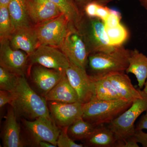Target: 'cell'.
Instances as JSON below:
<instances>
[{"mask_svg":"<svg viewBox=\"0 0 147 147\" xmlns=\"http://www.w3.org/2000/svg\"><path fill=\"white\" fill-rule=\"evenodd\" d=\"M13 108L17 118L34 120L40 117H52L45 98L38 94L27 81L26 76H20L13 92Z\"/></svg>","mask_w":147,"mask_h":147,"instance_id":"6da1fadb","label":"cell"},{"mask_svg":"<svg viewBox=\"0 0 147 147\" xmlns=\"http://www.w3.org/2000/svg\"><path fill=\"white\" fill-rule=\"evenodd\" d=\"M92 77L94 82L96 99L134 101L143 97L142 90L134 86L125 72H113L100 77Z\"/></svg>","mask_w":147,"mask_h":147,"instance_id":"7a4b0ae2","label":"cell"},{"mask_svg":"<svg viewBox=\"0 0 147 147\" xmlns=\"http://www.w3.org/2000/svg\"><path fill=\"white\" fill-rule=\"evenodd\" d=\"M131 50L123 45L116 46L110 52H99L90 54L88 60L92 77H100L116 72H125L128 67Z\"/></svg>","mask_w":147,"mask_h":147,"instance_id":"3957f363","label":"cell"},{"mask_svg":"<svg viewBox=\"0 0 147 147\" xmlns=\"http://www.w3.org/2000/svg\"><path fill=\"white\" fill-rule=\"evenodd\" d=\"M143 97L134 100L132 105L118 117L108 123L116 137L115 147H121L125 142L134 140L135 121L140 115L147 110V94L142 90Z\"/></svg>","mask_w":147,"mask_h":147,"instance_id":"277c9868","label":"cell"},{"mask_svg":"<svg viewBox=\"0 0 147 147\" xmlns=\"http://www.w3.org/2000/svg\"><path fill=\"white\" fill-rule=\"evenodd\" d=\"M133 100H105L94 98L83 105L82 118L97 126L110 123L128 109Z\"/></svg>","mask_w":147,"mask_h":147,"instance_id":"5b68a950","label":"cell"},{"mask_svg":"<svg viewBox=\"0 0 147 147\" xmlns=\"http://www.w3.org/2000/svg\"><path fill=\"white\" fill-rule=\"evenodd\" d=\"M77 29L84 38L90 55L99 52H110L115 49L116 46L109 44L104 22L99 18L84 16Z\"/></svg>","mask_w":147,"mask_h":147,"instance_id":"8992f818","label":"cell"},{"mask_svg":"<svg viewBox=\"0 0 147 147\" xmlns=\"http://www.w3.org/2000/svg\"><path fill=\"white\" fill-rule=\"evenodd\" d=\"M21 119L23 128L32 146H36L39 142L46 141L57 146L61 129L52 117H40L34 120Z\"/></svg>","mask_w":147,"mask_h":147,"instance_id":"52a82bcc","label":"cell"},{"mask_svg":"<svg viewBox=\"0 0 147 147\" xmlns=\"http://www.w3.org/2000/svg\"><path fill=\"white\" fill-rule=\"evenodd\" d=\"M71 24L64 14L34 26L40 45L59 48Z\"/></svg>","mask_w":147,"mask_h":147,"instance_id":"ba28073f","label":"cell"},{"mask_svg":"<svg viewBox=\"0 0 147 147\" xmlns=\"http://www.w3.org/2000/svg\"><path fill=\"white\" fill-rule=\"evenodd\" d=\"M59 49L76 65L86 69L90 53L82 35L73 24Z\"/></svg>","mask_w":147,"mask_h":147,"instance_id":"9c48e42d","label":"cell"},{"mask_svg":"<svg viewBox=\"0 0 147 147\" xmlns=\"http://www.w3.org/2000/svg\"><path fill=\"white\" fill-rule=\"evenodd\" d=\"M65 74L78 95L79 102L85 104L95 98L94 81L92 76L87 73L86 69L70 61Z\"/></svg>","mask_w":147,"mask_h":147,"instance_id":"30bf717a","label":"cell"},{"mask_svg":"<svg viewBox=\"0 0 147 147\" xmlns=\"http://www.w3.org/2000/svg\"><path fill=\"white\" fill-rule=\"evenodd\" d=\"M30 66L38 64L47 68L65 71L70 64L68 57L57 47L40 45L29 56Z\"/></svg>","mask_w":147,"mask_h":147,"instance_id":"8fae6325","label":"cell"},{"mask_svg":"<svg viewBox=\"0 0 147 147\" xmlns=\"http://www.w3.org/2000/svg\"><path fill=\"white\" fill-rule=\"evenodd\" d=\"M30 67V76L32 88L44 96L60 82L65 71L47 68L38 64Z\"/></svg>","mask_w":147,"mask_h":147,"instance_id":"7c38bea8","label":"cell"},{"mask_svg":"<svg viewBox=\"0 0 147 147\" xmlns=\"http://www.w3.org/2000/svg\"><path fill=\"white\" fill-rule=\"evenodd\" d=\"M0 66L19 76H26L29 55L11 46L9 39L0 40Z\"/></svg>","mask_w":147,"mask_h":147,"instance_id":"4fadbf2b","label":"cell"},{"mask_svg":"<svg viewBox=\"0 0 147 147\" xmlns=\"http://www.w3.org/2000/svg\"><path fill=\"white\" fill-rule=\"evenodd\" d=\"M52 118L60 128L68 127L82 117L83 104L47 101Z\"/></svg>","mask_w":147,"mask_h":147,"instance_id":"5bb4252c","label":"cell"},{"mask_svg":"<svg viewBox=\"0 0 147 147\" xmlns=\"http://www.w3.org/2000/svg\"><path fill=\"white\" fill-rule=\"evenodd\" d=\"M29 18L34 26L57 17L63 12L49 0H27Z\"/></svg>","mask_w":147,"mask_h":147,"instance_id":"9a60e30c","label":"cell"},{"mask_svg":"<svg viewBox=\"0 0 147 147\" xmlns=\"http://www.w3.org/2000/svg\"><path fill=\"white\" fill-rule=\"evenodd\" d=\"M5 119L1 132L3 146H25L26 142H24L21 136V127L17 121L18 118L11 106L7 110Z\"/></svg>","mask_w":147,"mask_h":147,"instance_id":"2e32d148","label":"cell"},{"mask_svg":"<svg viewBox=\"0 0 147 147\" xmlns=\"http://www.w3.org/2000/svg\"><path fill=\"white\" fill-rule=\"evenodd\" d=\"M9 40L12 48L22 50L29 56L40 45L34 26L15 29Z\"/></svg>","mask_w":147,"mask_h":147,"instance_id":"e0dca14e","label":"cell"},{"mask_svg":"<svg viewBox=\"0 0 147 147\" xmlns=\"http://www.w3.org/2000/svg\"><path fill=\"white\" fill-rule=\"evenodd\" d=\"M44 97L47 101L64 103L79 102L78 95L69 83L65 73L60 82Z\"/></svg>","mask_w":147,"mask_h":147,"instance_id":"ac0fdd59","label":"cell"},{"mask_svg":"<svg viewBox=\"0 0 147 147\" xmlns=\"http://www.w3.org/2000/svg\"><path fill=\"white\" fill-rule=\"evenodd\" d=\"M125 72L134 74L139 88L143 89L147 79V56L137 49L131 50L128 67Z\"/></svg>","mask_w":147,"mask_h":147,"instance_id":"d6986e66","label":"cell"},{"mask_svg":"<svg viewBox=\"0 0 147 147\" xmlns=\"http://www.w3.org/2000/svg\"><path fill=\"white\" fill-rule=\"evenodd\" d=\"M82 142L84 147H115L117 140L108 126L101 124L96 126L90 135Z\"/></svg>","mask_w":147,"mask_h":147,"instance_id":"ffe728a7","label":"cell"},{"mask_svg":"<svg viewBox=\"0 0 147 147\" xmlns=\"http://www.w3.org/2000/svg\"><path fill=\"white\" fill-rule=\"evenodd\" d=\"M7 7L14 30L34 26L28 14L27 0H10Z\"/></svg>","mask_w":147,"mask_h":147,"instance_id":"44dd1931","label":"cell"},{"mask_svg":"<svg viewBox=\"0 0 147 147\" xmlns=\"http://www.w3.org/2000/svg\"><path fill=\"white\" fill-rule=\"evenodd\" d=\"M56 5L68 18L71 24L77 28L84 14L79 9L74 0H49Z\"/></svg>","mask_w":147,"mask_h":147,"instance_id":"7402d4cb","label":"cell"},{"mask_svg":"<svg viewBox=\"0 0 147 147\" xmlns=\"http://www.w3.org/2000/svg\"><path fill=\"white\" fill-rule=\"evenodd\" d=\"M96 127L82 117L68 127L67 133L74 141L83 142L90 135Z\"/></svg>","mask_w":147,"mask_h":147,"instance_id":"603a6c76","label":"cell"},{"mask_svg":"<svg viewBox=\"0 0 147 147\" xmlns=\"http://www.w3.org/2000/svg\"><path fill=\"white\" fill-rule=\"evenodd\" d=\"M105 30L109 44L114 47L123 45L129 37L128 30L121 23L115 26L105 27Z\"/></svg>","mask_w":147,"mask_h":147,"instance_id":"cb8c5ba5","label":"cell"},{"mask_svg":"<svg viewBox=\"0 0 147 147\" xmlns=\"http://www.w3.org/2000/svg\"><path fill=\"white\" fill-rule=\"evenodd\" d=\"M14 28L8 7L0 6V40L9 39Z\"/></svg>","mask_w":147,"mask_h":147,"instance_id":"d4e9b609","label":"cell"},{"mask_svg":"<svg viewBox=\"0 0 147 147\" xmlns=\"http://www.w3.org/2000/svg\"><path fill=\"white\" fill-rule=\"evenodd\" d=\"M19 77L0 66V89L13 92L18 84Z\"/></svg>","mask_w":147,"mask_h":147,"instance_id":"484cf974","label":"cell"},{"mask_svg":"<svg viewBox=\"0 0 147 147\" xmlns=\"http://www.w3.org/2000/svg\"><path fill=\"white\" fill-rule=\"evenodd\" d=\"M67 127L61 128L60 133L57 141V146L59 147H83L84 144L76 143L69 136L67 133Z\"/></svg>","mask_w":147,"mask_h":147,"instance_id":"4316f807","label":"cell"},{"mask_svg":"<svg viewBox=\"0 0 147 147\" xmlns=\"http://www.w3.org/2000/svg\"><path fill=\"white\" fill-rule=\"evenodd\" d=\"M121 14L118 11L111 9L106 20L104 22L105 27H113L121 24Z\"/></svg>","mask_w":147,"mask_h":147,"instance_id":"83f0119b","label":"cell"},{"mask_svg":"<svg viewBox=\"0 0 147 147\" xmlns=\"http://www.w3.org/2000/svg\"><path fill=\"white\" fill-rule=\"evenodd\" d=\"M13 99V94L7 91L0 90V108H3L7 104H10Z\"/></svg>","mask_w":147,"mask_h":147,"instance_id":"f1b7e54d","label":"cell"},{"mask_svg":"<svg viewBox=\"0 0 147 147\" xmlns=\"http://www.w3.org/2000/svg\"><path fill=\"white\" fill-rule=\"evenodd\" d=\"M111 9L106 5H101L98 3L96 18H99L104 22L110 14Z\"/></svg>","mask_w":147,"mask_h":147,"instance_id":"f546056e","label":"cell"},{"mask_svg":"<svg viewBox=\"0 0 147 147\" xmlns=\"http://www.w3.org/2000/svg\"><path fill=\"white\" fill-rule=\"evenodd\" d=\"M134 139L138 143H140L142 146L147 147V133L143 130H136L134 134Z\"/></svg>","mask_w":147,"mask_h":147,"instance_id":"4dcf8cb0","label":"cell"},{"mask_svg":"<svg viewBox=\"0 0 147 147\" xmlns=\"http://www.w3.org/2000/svg\"><path fill=\"white\" fill-rule=\"evenodd\" d=\"M146 112V114L142 115L138 121L136 126H135V130L147 129V110Z\"/></svg>","mask_w":147,"mask_h":147,"instance_id":"1f68e13d","label":"cell"},{"mask_svg":"<svg viewBox=\"0 0 147 147\" xmlns=\"http://www.w3.org/2000/svg\"><path fill=\"white\" fill-rule=\"evenodd\" d=\"M113 0H96V2L101 5H106L107 4L112 1ZM140 3V4L143 7L147 10V0H137Z\"/></svg>","mask_w":147,"mask_h":147,"instance_id":"d6a6232c","label":"cell"},{"mask_svg":"<svg viewBox=\"0 0 147 147\" xmlns=\"http://www.w3.org/2000/svg\"><path fill=\"white\" fill-rule=\"evenodd\" d=\"M36 147H57L53 144L46 141H41L37 145Z\"/></svg>","mask_w":147,"mask_h":147,"instance_id":"836d02e7","label":"cell"},{"mask_svg":"<svg viewBox=\"0 0 147 147\" xmlns=\"http://www.w3.org/2000/svg\"><path fill=\"white\" fill-rule=\"evenodd\" d=\"M74 1L76 3L77 5H79L83 7L84 8V7L87 4L91 2L96 1V0H74Z\"/></svg>","mask_w":147,"mask_h":147,"instance_id":"e575fe53","label":"cell"},{"mask_svg":"<svg viewBox=\"0 0 147 147\" xmlns=\"http://www.w3.org/2000/svg\"><path fill=\"white\" fill-rule=\"evenodd\" d=\"M10 0H0V6H8Z\"/></svg>","mask_w":147,"mask_h":147,"instance_id":"d590c367","label":"cell"},{"mask_svg":"<svg viewBox=\"0 0 147 147\" xmlns=\"http://www.w3.org/2000/svg\"><path fill=\"white\" fill-rule=\"evenodd\" d=\"M142 91H143V92H144L145 93L147 94V79L146 81V83H145L144 89L142 90Z\"/></svg>","mask_w":147,"mask_h":147,"instance_id":"8d00e7d4","label":"cell"}]
</instances>
